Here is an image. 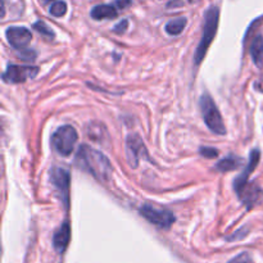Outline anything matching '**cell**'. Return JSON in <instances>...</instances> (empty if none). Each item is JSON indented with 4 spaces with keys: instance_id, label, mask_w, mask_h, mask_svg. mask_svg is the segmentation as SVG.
I'll return each instance as SVG.
<instances>
[{
    "instance_id": "obj_4",
    "label": "cell",
    "mask_w": 263,
    "mask_h": 263,
    "mask_svg": "<svg viewBox=\"0 0 263 263\" xmlns=\"http://www.w3.org/2000/svg\"><path fill=\"white\" fill-rule=\"evenodd\" d=\"M77 139H79V135H77L76 129L71 125H64L53 133L52 145L55 152H58V154L67 157L74 152Z\"/></svg>"
},
{
    "instance_id": "obj_21",
    "label": "cell",
    "mask_w": 263,
    "mask_h": 263,
    "mask_svg": "<svg viewBox=\"0 0 263 263\" xmlns=\"http://www.w3.org/2000/svg\"><path fill=\"white\" fill-rule=\"evenodd\" d=\"M127 27H129V21L122 20L120 22V24H117L116 26H114L113 31L116 33H124V32H126Z\"/></svg>"
},
{
    "instance_id": "obj_24",
    "label": "cell",
    "mask_w": 263,
    "mask_h": 263,
    "mask_svg": "<svg viewBox=\"0 0 263 263\" xmlns=\"http://www.w3.org/2000/svg\"><path fill=\"white\" fill-rule=\"evenodd\" d=\"M177 5H183V1H181V0H172V1H170V3H168V5H167V7L171 8V7H177Z\"/></svg>"
},
{
    "instance_id": "obj_15",
    "label": "cell",
    "mask_w": 263,
    "mask_h": 263,
    "mask_svg": "<svg viewBox=\"0 0 263 263\" xmlns=\"http://www.w3.org/2000/svg\"><path fill=\"white\" fill-rule=\"evenodd\" d=\"M240 166H241V158L235 156H230L221 159L220 162L216 164V168L218 171H221V172H229V171L237 170Z\"/></svg>"
},
{
    "instance_id": "obj_25",
    "label": "cell",
    "mask_w": 263,
    "mask_h": 263,
    "mask_svg": "<svg viewBox=\"0 0 263 263\" xmlns=\"http://www.w3.org/2000/svg\"><path fill=\"white\" fill-rule=\"evenodd\" d=\"M44 1H52V0H44Z\"/></svg>"
},
{
    "instance_id": "obj_19",
    "label": "cell",
    "mask_w": 263,
    "mask_h": 263,
    "mask_svg": "<svg viewBox=\"0 0 263 263\" xmlns=\"http://www.w3.org/2000/svg\"><path fill=\"white\" fill-rule=\"evenodd\" d=\"M200 154L206 158H216L218 156V150L214 149V148L210 147H203L200 148Z\"/></svg>"
},
{
    "instance_id": "obj_2",
    "label": "cell",
    "mask_w": 263,
    "mask_h": 263,
    "mask_svg": "<svg viewBox=\"0 0 263 263\" xmlns=\"http://www.w3.org/2000/svg\"><path fill=\"white\" fill-rule=\"evenodd\" d=\"M218 21H220V9L217 7H210L204 14V27L203 33L198 44L195 54H194V64L199 66L203 62L207 52L210 49V44L213 41L214 36L218 28Z\"/></svg>"
},
{
    "instance_id": "obj_6",
    "label": "cell",
    "mask_w": 263,
    "mask_h": 263,
    "mask_svg": "<svg viewBox=\"0 0 263 263\" xmlns=\"http://www.w3.org/2000/svg\"><path fill=\"white\" fill-rule=\"evenodd\" d=\"M50 181L57 189L58 194L60 195L62 203L68 207L70 203V183H71V175L70 172L62 167H53L50 171Z\"/></svg>"
},
{
    "instance_id": "obj_18",
    "label": "cell",
    "mask_w": 263,
    "mask_h": 263,
    "mask_svg": "<svg viewBox=\"0 0 263 263\" xmlns=\"http://www.w3.org/2000/svg\"><path fill=\"white\" fill-rule=\"evenodd\" d=\"M33 28H35L37 32H40L41 35H44V36L49 37V39H53L54 37V32L52 31V28H50L45 22H43V21L35 22V24H33Z\"/></svg>"
},
{
    "instance_id": "obj_22",
    "label": "cell",
    "mask_w": 263,
    "mask_h": 263,
    "mask_svg": "<svg viewBox=\"0 0 263 263\" xmlns=\"http://www.w3.org/2000/svg\"><path fill=\"white\" fill-rule=\"evenodd\" d=\"M132 4V0H114V7L118 9H125L129 8Z\"/></svg>"
},
{
    "instance_id": "obj_13",
    "label": "cell",
    "mask_w": 263,
    "mask_h": 263,
    "mask_svg": "<svg viewBox=\"0 0 263 263\" xmlns=\"http://www.w3.org/2000/svg\"><path fill=\"white\" fill-rule=\"evenodd\" d=\"M91 18L94 20H112L117 17V9L114 5L109 4H102V5H95L90 12Z\"/></svg>"
},
{
    "instance_id": "obj_7",
    "label": "cell",
    "mask_w": 263,
    "mask_h": 263,
    "mask_svg": "<svg viewBox=\"0 0 263 263\" xmlns=\"http://www.w3.org/2000/svg\"><path fill=\"white\" fill-rule=\"evenodd\" d=\"M39 74L37 67L31 66H17V64H9L7 70L3 74L4 82L7 83H21L26 82L27 80L33 79Z\"/></svg>"
},
{
    "instance_id": "obj_14",
    "label": "cell",
    "mask_w": 263,
    "mask_h": 263,
    "mask_svg": "<svg viewBox=\"0 0 263 263\" xmlns=\"http://www.w3.org/2000/svg\"><path fill=\"white\" fill-rule=\"evenodd\" d=\"M250 55L257 67L263 66V36L258 35L254 37L253 43L250 45Z\"/></svg>"
},
{
    "instance_id": "obj_9",
    "label": "cell",
    "mask_w": 263,
    "mask_h": 263,
    "mask_svg": "<svg viewBox=\"0 0 263 263\" xmlns=\"http://www.w3.org/2000/svg\"><path fill=\"white\" fill-rule=\"evenodd\" d=\"M7 39L14 49L24 50L32 40V33L26 27L12 26L7 28Z\"/></svg>"
},
{
    "instance_id": "obj_16",
    "label": "cell",
    "mask_w": 263,
    "mask_h": 263,
    "mask_svg": "<svg viewBox=\"0 0 263 263\" xmlns=\"http://www.w3.org/2000/svg\"><path fill=\"white\" fill-rule=\"evenodd\" d=\"M186 18L185 17H180V18H176V20L170 21L168 24L166 25V32L171 36H177V35H180L181 32L184 31L185 26H186Z\"/></svg>"
},
{
    "instance_id": "obj_10",
    "label": "cell",
    "mask_w": 263,
    "mask_h": 263,
    "mask_svg": "<svg viewBox=\"0 0 263 263\" xmlns=\"http://www.w3.org/2000/svg\"><path fill=\"white\" fill-rule=\"evenodd\" d=\"M261 158V153L258 149L252 150V153L249 156V162H248L247 168L243 171V173L237 176L235 180H234V189L237 191V194H239L244 187L248 185V180H249V176L252 175L254 170H256V167L258 166V162H260Z\"/></svg>"
},
{
    "instance_id": "obj_17",
    "label": "cell",
    "mask_w": 263,
    "mask_h": 263,
    "mask_svg": "<svg viewBox=\"0 0 263 263\" xmlns=\"http://www.w3.org/2000/svg\"><path fill=\"white\" fill-rule=\"evenodd\" d=\"M50 14L54 17H63L67 13V4L63 0H59V1H55V3L52 4V7L49 9Z\"/></svg>"
},
{
    "instance_id": "obj_23",
    "label": "cell",
    "mask_w": 263,
    "mask_h": 263,
    "mask_svg": "<svg viewBox=\"0 0 263 263\" xmlns=\"http://www.w3.org/2000/svg\"><path fill=\"white\" fill-rule=\"evenodd\" d=\"M21 57L24 58L25 60H32L33 58L36 57V54L33 53V52H31V50H21Z\"/></svg>"
},
{
    "instance_id": "obj_3",
    "label": "cell",
    "mask_w": 263,
    "mask_h": 263,
    "mask_svg": "<svg viewBox=\"0 0 263 263\" xmlns=\"http://www.w3.org/2000/svg\"><path fill=\"white\" fill-rule=\"evenodd\" d=\"M200 110H202L207 127L210 131H213L217 135H225L226 133V126L223 124L220 110L214 104L213 99L208 94H203L200 98Z\"/></svg>"
},
{
    "instance_id": "obj_20",
    "label": "cell",
    "mask_w": 263,
    "mask_h": 263,
    "mask_svg": "<svg viewBox=\"0 0 263 263\" xmlns=\"http://www.w3.org/2000/svg\"><path fill=\"white\" fill-rule=\"evenodd\" d=\"M227 263H252L250 262V257L248 253H241L239 256H237L235 258L230 261V262Z\"/></svg>"
},
{
    "instance_id": "obj_8",
    "label": "cell",
    "mask_w": 263,
    "mask_h": 263,
    "mask_svg": "<svg viewBox=\"0 0 263 263\" xmlns=\"http://www.w3.org/2000/svg\"><path fill=\"white\" fill-rule=\"evenodd\" d=\"M126 150H127V159L130 162V166L132 168H136L139 166L140 159L143 157H148L147 148L144 145L143 140L139 135L133 133L127 137L126 141Z\"/></svg>"
},
{
    "instance_id": "obj_11",
    "label": "cell",
    "mask_w": 263,
    "mask_h": 263,
    "mask_svg": "<svg viewBox=\"0 0 263 263\" xmlns=\"http://www.w3.org/2000/svg\"><path fill=\"white\" fill-rule=\"evenodd\" d=\"M71 240V226L70 223L64 222L62 223V226L57 230V233L54 234L53 237V245L54 249L57 250L58 253H63L66 248L68 247Z\"/></svg>"
},
{
    "instance_id": "obj_5",
    "label": "cell",
    "mask_w": 263,
    "mask_h": 263,
    "mask_svg": "<svg viewBox=\"0 0 263 263\" xmlns=\"http://www.w3.org/2000/svg\"><path fill=\"white\" fill-rule=\"evenodd\" d=\"M139 212L145 220L159 229H170L176 221V217L171 210H159L150 204H144L143 207H140Z\"/></svg>"
},
{
    "instance_id": "obj_12",
    "label": "cell",
    "mask_w": 263,
    "mask_h": 263,
    "mask_svg": "<svg viewBox=\"0 0 263 263\" xmlns=\"http://www.w3.org/2000/svg\"><path fill=\"white\" fill-rule=\"evenodd\" d=\"M237 195H239L240 199L243 200L247 208H252L254 204L258 203V200L262 195V190L260 189L257 184H248Z\"/></svg>"
},
{
    "instance_id": "obj_1",
    "label": "cell",
    "mask_w": 263,
    "mask_h": 263,
    "mask_svg": "<svg viewBox=\"0 0 263 263\" xmlns=\"http://www.w3.org/2000/svg\"><path fill=\"white\" fill-rule=\"evenodd\" d=\"M75 163L79 168L86 171L100 183H105L112 175V164L102 152L93 149L89 145H81L75 157Z\"/></svg>"
}]
</instances>
